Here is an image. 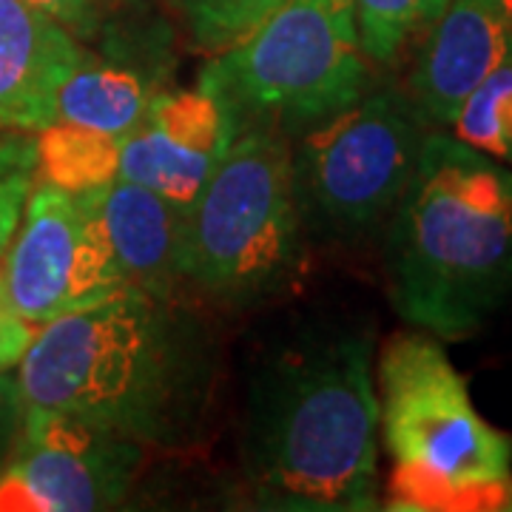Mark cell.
<instances>
[{
  "mask_svg": "<svg viewBox=\"0 0 512 512\" xmlns=\"http://www.w3.org/2000/svg\"><path fill=\"white\" fill-rule=\"evenodd\" d=\"M237 111L288 126L322 123L367 89L353 0H282L200 74Z\"/></svg>",
  "mask_w": 512,
  "mask_h": 512,
  "instance_id": "8992f818",
  "label": "cell"
},
{
  "mask_svg": "<svg viewBox=\"0 0 512 512\" xmlns=\"http://www.w3.org/2000/svg\"><path fill=\"white\" fill-rule=\"evenodd\" d=\"M20 410H23V402H20L18 379H12L6 370H0V433H6L12 427Z\"/></svg>",
  "mask_w": 512,
  "mask_h": 512,
  "instance_id": "7402d4cb",
  "label": "cell"
},
{
  "mask_svg": "<svg viewBox=\"0 0 512 512\" xmlns=\"http://www.w3.org/2000/svg\"><path fill=\"white\" fill-rule=\"evenodd\" d=\"M396 313L436 339L476 333L512 296V168L430 134L387 239Z\"/></svg>",
  "mask_w": 512,
  "mask_h": 512,
  "instance_id": "7a4b0ae2",
  "label": "cell"
},
{
  "mask_svg": "<svg viewBox=\"0 0 512 512\" xmlns=\"http://www.w3.org/2000/svg\"><path fill=\"white\" fill-rule=\"evenodd\" d=\"M120 140L123 137L55 120L35 137L37 180L74 194L111 183L120 168Z\"/></svg>",
  "mask_w": 512,
  "mask_h": 512,
  "instance_id": "9a60e30c",
  "label": "cell"
},
{
  "mask_svg": "<svg viewBox=\"0 0 512 512\" xmlns=\"http://www.w3.org/2000/svg\"><path fill=\"white\" fill-rule=\"evenodd\" d=\"M154 92L143 74L83 55L57 92V120L126 137L143 123Z\"/></svg>",
  "mask_w": 512,
  "mask_h": 512,
  "instance_id": "5bb4252c",
  "label": "cell"
},
{
  "mask_svg": "<svg viewBox=\"0 0 512 512\" xmlns=\"http://www.w3.org/2000/svg\"><path fill=\"white\" fill-rule=\"evenodd\" d=\"M296 251V163L276 134L245 126L183 211V279L220 299H254L291 274Z\"/></svg>",
  "mask_w": 512,
  "mask_h": 512,
  "instance_id": "5b68a950",
  "label": "cell"
},
{
  "mask_svg": "<svg viewBox=\"0 0 512 512\" xmlns=\"http://www.w3.org/2000/svg\"><path fill=\"white\" fill-rule=\"evenodd\" d=\"M453 0H353L359 46L367 60L390 63L413 37L430 29Z\"/></svg>",
  "mask_w": 512,
  "mask_h": 512,
  "instance_id": "2e32d148",
  "label": "cell"
},
{
  "mask_svg": "<svg viewBox=\"0 0 512 512\" xmlns=\"http://www.w3.org/2000/svg\"><path fill=\"white\" fill-rule=\"evenodd\" d=\"M507 6H510V15H512V0H507Z\"/></svg>",
  "mask_w": 512,
  "mask_h": 512,
  "instance_id": "603a6c76",
  "label": "cell"
},
{
  "mask_svg": "<svg viewBox=\"0 0 512 512\" xmlns=\"http://www.w3.org/2000/svg\"><path fill=\"white\" fill-rule=\"evenodd\" d=\"M242 128L237 111L200 83L191 92L154 94L143 123L120 140L117 177L185 211Z\"/></svg>",
  "mask_w": 512,
  "mask_h": 512,
  "instance_id": "30bf717a",
  "label": "cell"
},
{
  "mask_svg": "<svg viewBox=\"0 0 512 512\" xmlns=\"http://www.w3.org/2000/svg\"><path fill=\"white\" fill-rule=\"evenodd\" d=\"M143 444L83 421L23 407L18 453L0 473V512H92L117 507Z\"/></svg>",
  "mask_w": 512,
  "mask_h": 512,
  "instance_id": "9c48e42d",
  "label": "cell"
},
{
  "mask_svg": "<svg viewBox=\"0 0 512 512\" xmlns=\"http://www.w3.org/2000/svg\"><path fill=\"white\" fill-rule=\"evenodd\" d=\"M37 183V143L26 131L0 128V256L18 231Z\"/></svg>",
  "mask_w": 512,
  "mask_h": 512,
  "instance_id": "ac0fdd59",
  "label": "cell"
},
{
  "mask_svg": "<svg viewBox=\"0 0 512 512\" xmlns=\"http://www.w3.org/2000/svg\"><path fill=\"white\" fill-rule=\"evenodd\" d=\"M26 3L40 9L43 15H49L52 20H57L77 40H89L100 29L97 0H26Z\"/></svg>",
  "mask_w": 512,
  "mask_h": 512,
  "instance_id": "ffe728a7",
  "label": "cell"
},
{
  "mask_svg": "<svg viewBox=\"0 0 512 512\" xmlns=\"http://www.w3.org/2000/svg\"><path fill=\"white\" fill-rule=\"evenodd\" d=\"M419 111L402 94H362L322 120L302 154L313 208L342 231L384 220L402 200L421 151Z\"/></svg>",
  "mask_w": 512,
  "mask_h": 512,
  "instance_id": "52a82bcc",
  "label": "cell"
},
{
  "mask_svg": "<svg viewBox=\"0 0 512 512\" xmlns=\"http://www.w3.org/2000/svg\"><path fill=\"white\" fill-rule=\"evenodd\" d=\"M279 3L282 0H180V9L202 49L222 52Z\"/></svg>",
  "mask_w": 512,
  "mask_h": 512,
  "instance_id": "d6986e66",
  "label": "cell"
},
{
  "mask_svg": "<svg viewBox=\"0 0 512 512\" xmlns=\"http://www.w3.org/2000/svg\"><path fill=\"white\" fill-rule=\"evenodd\" d=\"M0 259L3 296L32 328L128 291L89 205L60 185L32 188L18 231Z\"/></svg>",
  "mask_w": 512,
  "mask_h": 512,
  "instance_id": "ba28073f",
  "label": "cell"
},
{
  "mask_svg": "<svg viewBox=\"0 0 512 512\" xmlns=\"http://www.w3.org/2000/svg\"><path fill=\"white\" fill-rule=\"evenodd\" d=\"M373 342L322 330L259 367L245 421V473L276 510H376L379 399Z\"/></svg>",
  "mask_w": 512,
  "mask_h": 512,
  "instance_id": "6da1fadb",
  "label": "cell"
},
{
  "mask_svg": "<svg viewBox=\"0 0 512 512\" xmlns=\"http://www.w3.org/2000/svg\"><path fill=\"white\" fill-rule=\"evenodd\" d=\"M512 66V15L507 0H453L421 46L407 92L419 117L453 126L478 86Z\"/></svg>",
  "mask_w": 512,
  "mask_h": 512,
  "instance_id": "8fae6325",
  "label": "cell"
},
{
  "mask_svg": "<svg viewBox=\"0 0 512 512\" xmlns=\"http://www.w3.org/2000/svg\"><path fill=\"white\" fill-rule=\"evenodd\" d=\"M29 339H32V325H26L12 313L3 296V285H0V370L18 365Z\"/></svg>",
  "mask_w": 512,
  "mask_h": 512,
  "instance_id": "44dd1931",
  "label": "cell"
},
{
  "mask_svg": "<svg viewBox=\"0 0 512 512\" xmlns=\"http://www.w3.org/2000/svg\"><path fill=\"white\" fill-rule=\"evenodd\" d=\"M390 510H512V439L478 416L433 333H396L379 359Z\"/></svg>",
  "mask_w": 512,
  "mask_h": 512,
  "instance_id": "277c9868",
  "label": "cell"
},
{
  "mask_svg": "<svg viewBox=\"0 0 512 512\" xmlns=\"http://www.w3.org/2000/svg\"><path fill=\"white\" fill-rule=\"evenodd\" d=\"M77 37L26 0H0V128L37 134L57 120V92L83 60Z\"/></svg>",
  "mask_w": 512,
  "mask_h": 512,
  "instance_id": "7c38bea8",
  "label": "cell"
},
{
  "mask_svg": "<svg viewBox=\"0 0 512 512\" xmlns=\"http://www.w3.org/2000/svg\"><path fill=\"white\" fill-rule=\"evenodd\" d=\"M458 140L512 165V66L490 74L456 117Z\"/></svg>",
  "mask_w": 512,
  "mask_h": 512,
  "instance_id": "e0dca14e",
  "label": "cell"
},
{
  "mask_svg": "<svg viewBox=\"0 0 512 512\" xmlns=\"http://www.w3.org/2000/svg\"><path fill=\"white\" fill-rule=\"evenodd\" d=\"M23 407H40L137 444H163L188 399V356L163 299L128 288L37 325L18 362Z\"/></svg>",
  "mask_w": 512,
  "mask_h": 512,
  "instance_id": "3957f363",
  "label": "cell"
},
{
  "mask_svg": "<svg viewBox=\"0 0 512 512\" xmlns=\"http://www.w3.org/2000/svg\"><path fill=\"white\" fill-rule=\"evenodd\" d=\"M77 194L100 225L128 288L165 302L183 279V211L157 191L123 177Z\"/></svg>",
  "mask_w": 512,
  "mask_h": 512,
  "instance_id": "4fadbf2b",
  "label": "cell"
}]
</instances>
